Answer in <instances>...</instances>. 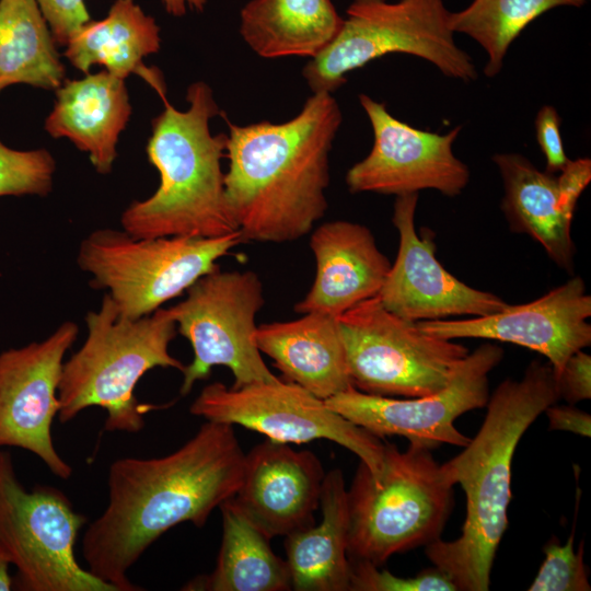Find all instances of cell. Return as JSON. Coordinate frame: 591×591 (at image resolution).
<instances>
[{"mask_svg":"<svg viewBox=\"0 0 591 591\" xmlns=\"http://www.w3.org/2000/svg\"><path fill=\"white\" fill-rule=\"evenodd\" d=\"M244 459L233 426L206 420L167 455L114 461L107 505L82 538L86 569L116 591L141 590L129 580L130 568L170 529L204 526L236 493Z\"/></svg>","mask_w":591,"mask_h":591,"instance_id":"6da1fadb","label":"cell"},{"mask_svg":"<svg viewBox=\"0 0 591 591\" xmlns=\"http://www.w3.org/2000/svg\"><path fill=\"white\" fill-rule=\"evenodd\" d=\"M343 115L332 93H313L291 119L229 124L225 198L243 241L285 243L327 210L329 152Z\"/></svg>","mask_w":591,"mask_h":591,"instance_id":"7a4b0ae2","label":"cell"},{"mask_svg":"<svg viewBox=\"0 0 591 591\" xmlns=\"http://www.w3.org/2000/svg\"><path fill=\"white\" fill-rule=\"evenodd\" d=\"M560 399L548 362L532 361L521 380L506 379L489 395L484 421L463 451L442 466L466 497V515L454 541L426 545L433 566L445 572L457 591H487L497 548L508 528L511 466L528 428Z\"/></svg>","mask_w":591,"mask_h":591,"instance_id":"3957f363","label":"cell"},{"mask_svg":"<svg viewBox=\"0 0 591 591\" xmlns=\"http://www.w3.org/2000/svg\"><path fill=\"white\" fill-rule=\"evenodd\" d=\"M186 100L185 111L165 100L164 109L152 119L147 155L160 174V185L121 215L124 231L135 239L217 237L239 231L221 167L228 136L212 135L209 125L220 108L202 81L188 86Z\"/></svg>","mask_w":591,"mask_h":591,"instance_id":"277c9868","label":"cell"},{"mask_svg":"<svg viewBox=\"0 0 591 591\" xmlns=\"http://www.w3.org/2000/svg\"><path fill=\"white\" fill-rule=\"evenodd\" d=\"M88 336L81 348L62 366L58 386V419L66 424L83 409L106 410L105 430L135 433L153 408L135 395L138 381L151 369L185 364L169 352L177 326L167 309L129 320L119 315L106 293L97 311L85 316Z\"/></svg>","mask_w":591,"mask_h":591,"instance_id":"5b68a950","label":"cell"},{"mask_svg":"<svg viewBox=\"0 0 591 591\" xmlns=\"http://www.w3.org/2000/svg\"><path fill=\"white\" fill-rule=\"evenodd\" d=\"M431 448L384 443L381 474L359 461L347 489L348 558L376 567L392 555L440 538L453 507V486Z\"/></svg>","mask_w":591,"mask_h":591,"instance_id":"8992f818","label":"cell"},{"mask_svg":"<svg viewBox=\"0 0 591 591\" xmlns=\"http://www.w3.org/2000/svg\"><path fill=\"white\" fill-rule=\"evenodd\" d=\"M443 0H352L333 42L302 74L313 93H333L347 74L390 54H407L443 76L472 82L478 71L454 39Z\"/></svg>","mask_w":591,"mask_h":591,"instance_id":"52a82bcc","label":"cell"},{"mask_svg":"<svg viewBox=\"0 0 591 591\" xmlns=\"http://www.w3.org/2000/svg\"><path fill=\"white\" fill-rule=\"evenodd\" d=\"M242 242L240 231L217 237L135 239L124 230L101 229L81 242L77 262L93 277V288L108 290L120 316L137 320L219 268L217 260Z\"/></svg>","mask_w":591,"mask_h":591,"instance_id":"ba28073f","label":"cell"},{"mask_svg":"<svg viewBox=\"0 0 591 591\" xmlns=\"http://www.w3.org/2000/svg\"><path fill=\"white\" fill-rule=\"evenodd\" d=\"M352 386L404 398L444 389L470 354L451 339L425 333L417 322L387 311L378 296L337 317Z\"/></svg>","mask_w":591,"mask_h":591,"instance_id":"9c48e42d","label":"cell"},{"mask_svg":"<svg viewBox=\"0 0 591 591\" xmlns=\"http://www.w3.org/2000/svg\"><path fill=\"white\" fill-rule=\"evenodd\" d=\"M86 517L53 486L27 490L12 459L0 452V556L16 568L26 591H116L84 569L76 543Z\"/></svg>","mask_w":591,"mask_h":591,"instance_id":"30bf717a","label":"cell"},{"mask_svg":"<svg viewBox=\"0 0 591 591\" xmlns=\"http://www.w3.org/2000/svg\"><path fill=\"white\" fill-rule=\"evenodd\" d=\"M186 298L169 312L177 332L193 348L185 366L179 393L187 395L197 381L206 380L216 366L230 369L239 389L279 379L267 367L255 340L256 314L265 303L264 288L252 270L204 275L187 290Z\"/></svg>","mask_w":591,"mask_h":591,"instance_id":"8fae6325","label":"cell"},{"mask_svg":"<svg viewBox=\"0 0 591 591\" xmlns=\"http://www.w3.org/2000/svg\"><path fill=\"white\" fill-rule=\"evenodd\" d=\"M208 421L239 425L282 443L326 439L355 453L374 478L381 474L384 443L352 424L302 386L277 379L239 389L206 385L189 407Z\"/></svg>","mask_w":591,"mask_h":591,"instance_id":"7c38bea8","label":"cell"},{"mask_svg":"<svg viewBox=\"0 0 591 591\" xmlns=\"http://www.w3.org/2000/svg\"><path fill=\"white\" fill-rule=\"evenodd\" d=\"M503 357L501 347L485 343L470 352L450 383L420 397L396 398L360 392L354 386L325 403L337 414L378 438L401 436L433 449L441 443L464 448L471 440L455 419L489 398L488 374Z\"/></svg>","mask_w":591,"mask_h":591,"instance_id":"4fadbf2b","label":"cell"},{"mask_svg":"<svg viewBox=\"0 0 591 591\" xmlns=\"http://www.w3.org/2000/svg\"><path fill=\"white\" fill-rule=\"evenodd\" d=\"M373 131L369 154L346 174L350 193L403 196L433 189L448 197L460 195L470 182L467 165L455 157L453 144L462 126L445 134L422 130L394 117L385 103L359 95Z\"/></svg>","mask_w":591,"mask_h":591,"instance_id":"5bb4252c","label":"cell"},{"mask_svg":"<svg viewBox=\"0 0 591 591\" xmlns=\"http://www.w3.org/2000/svg\"><path fill=\"white\" fill-rule=\"evenodd\" d=\"M78 333V325L67 321L42 341L0 354V448L32 452L61 479L72 468L55 449L51 424L59 412L63 358Z\"/></svg>","mask_w":591,"mask_h":591,"instance_id":"9a60e30c","label":"cell"},{"mask_svg":"<svg viewBox=\"0 0 591 591\" xmlns=\"http://www.w3.org/2000/svg\"><path fill=\"white\" fill-rule=\"evenodd\" d=\"M418 194L397 196L392 221L398 231L396 259L378 293L390 312L413 322L455 315L484 316L505 310L500 297L475 289L450 274L436 257L430 230L415 229Z\"/></svg>","mask_w":591,"mask_h":591,"instance_id":"2e32d148","label":"cell"},{"mask_svg":"<svg viewBox=\"0 0 591 591\" xmlns=\"http://www.w3.org/2000/svg\"><path fill=\"white\" fill-rule=\"evenodd\" d=\"M591 297L584 281L572 277L529 303L465 320L417 322L443 339L482 338L520 345L547 359L556 376L568 358L591 345Z\"/></svg>","mask_w":591,"mask_h":591,"instance_id":"e0dca14e","label":"cell"},{"mask_svg":"<svg viewBox=\"0 0 591 591\" xmlns=\"http://www.w3.org/2000/svg\"><path fill=\"white\" fill-rule=\"evenodd\" d=\"M493 162L503 183L501 210L510 229L531 236L558 267L572 274L571 222L591 181V160H570L558 176L538 170L520 153H496Z\"/></svg>","mask_w":591,"mask_h":591,"instance_id":"ac0fdd59","label":"cell"},{"mask_svg":"<svg viewBox=\"0 0 591 591\" xmlns=\"http://www.w3.org/2000/svg\"><path fill=\"white\" fill-rule=\"evenodd\" d=\"M324 468L311 451L266 439L245 454L236 506L269 538L315 523Z\"/></svg>","mask_w":591,"mask_h":591,"instance_id":"d6986e66","label":"cell"},{"mask_svg":"<svg viewBox=\"0 0 591 591\" xmlns=\"http://www.w3.org/2000/svg\"><path fill=\"white\" fill-rule=\"evenodd\" d=\"M310 247L316 260V274L306 296L294 305V311L301 314L338 317L378 296L391 268L370 229L360 223L325 222L312 232Z\"/></svg>","mask_w":591,"mask_h":591,"instance_id":"ffe728a7","label":"cell"},{"mask_svg":"<svg viewBox=\"0 0 591 591\" xmlns=\"http://www.w3.org/2000/svg\"><path fill=\"white\" fill-rule=\"evenodd\" d=\"M130 114L125 80L103 70L79 80H65L56 89L45 129L53 138H68L89 154L99 173L107 174Z\"/></svg>","mask_w":591,"mask_h":591,"instance_id":"44dd1931","label":"cell"},{"mask_svg":"<svg viewBox=\"0 0 591 591\" xmlns=\"http://www.w3.org/2000/svg\"><path fill=\"white\" fill-rule=\"evenodd\" d=\"M255 340L287 381L327 399L352 386L337 317L305 313L257 326Z\"/></svg>","mask_w":591,"mask_h":591,"instance_id":"7402d4cb","label":"cell"},{"mask_svg":"<svg viewBox=\"0 0 591 591\" xmlns=\"http://www.w3.org/2000/svg\"><path fill=\"white\" fill-rule=\"evenodd\" d=\"M160 45L155 20L134 0H115L104 19L89 21L69 38L65 56L85 74L94 65L124 80L138 74L165 100L161 73L142 62L148 55L158 53Z\"/></svg>","mask_w":591,"mask_h":591,"instance_id":"603a6c76","label":"cell"},{"mask_svg":"<svg viewBox=\"0 0 591 591\" xmlns=\"http://www.w3.org/2000/svg\"><path fill=\"white\" fill-rule=\"evenodd\" d=\"M322 520L286 536L285 549L296 591L350 590L347 488L339 468L325 474L320 506Z\"/></svg>","mask_w":591,"mask_h":591,"instance_id":"cb8c5ba5","label":"cell"},{"mask_svg":"<svg viewBox=\"0 0 591 591\" xmlns=\"http://www.w3.org/2000/svg\"><path fill=\"white\" fill-rule=\"evenodd\" d=\"M343 20L332 0H251L240 12V33L262 58H314L336 37Z\"/></svg>","mask_w":591,"mask_h":591,"instance_id":"d4e9b609","label":"cell"},{"mask_svg":"<svg viewBox=\"0 0 591 591\" xmlns=\"http://www.w3.org/2000/svg\"><path fill=\"white\" fill-rule=\"evenodd\" d=\"M222 540L215 569L183 590H291L288 564L270 547V538L236 506L232 497L220 506Z\"/></svg>","mask_w":591,"mask_h":591,"instance_id":"484cf974","label":"cell"},{"mask_svg":"<svg viewBox=\"0 0 591 591\" xmlns=\"http://www.w3.org/2000/svg\"><path fill=\"white\" fill-rule=\"evenodd\" d=\"M65 80L37 0H0V92L13 84L56 90Z\"/></svg>","mask_w":591,"mask_h":591,"instance_id":"4316f807","label":"cell"},{"mask_svg":"<svg viewBox=\"0 0 591 591\" xmlns=\"http://www.w3.org/2000/svg\"><path fill=\"white\" fill-rule=\"evenodd\" d=\"M588 0H473L466 8L450 12L453 33L465 34L486 53L484 73L496 77L502 69L511 44L535 19L559 7L579 8Z\"/></svg>","mask_w":591,"mask_h":591,"instance_id":"83f0119b","label":"cell"},{"mask_svg":"<svg viewBox=\"0 0 591 591\" xmlns=\"http://www.w3.org/2000/svg\"><path fill=\"white\" fill-rule=\"evenodd\" d=\"M580 489L577 488L576 509L572 529L565 544L554 537L544 547L545 558L528 591H590L588 568L583 560L584 542L577 552L573 548L577 512L579 510Z\"/></svg>","mask_w":591,"mask_h":591,"instance_id":"f1b7e54d","label":"cell"},{"mask_svg":"<svg viewBox=\"0 0 591 591\" xmlns=\"http://www.w3.org/2000/svg\"><path fill=\"white\" fill-rule=\"evenodd\" d=\"M56 162L45 149L20 151L0 141V197L46 196L53 187Z\"/></svg>","mask_w":591,"mask_h":591,"instance_id":"f546056e","label":"cell"},{"mask_svg":"<svg viewBox=\"0 0 591 591\" xmlns=\"http://www.w3.org/2000/svg\"><path fill=\"white\" fill-rule=\"evenodd\" d=\"M350 561V560H349ZM350 590L355 591H457L452 579L438 567L414 577H398L366 561H350Z\"/></svg>","mask_w":591,"mask_h":591,"instance_id":"4dcf8cb0","label":"cell"},{"mask_svg":"<svg viewBox=\"0 0 591 591\" xmlns=\"http://www.w3.org/2000/svg\"><path fill=\"white\" fill-rule=\"evenodd\" d=\"M56 44L66 46L69 38L91 21L84 0H37Z\"/></svg>","mask_w":591,"mask_h":591,"instance_id":"1f68e13d","label":"cell"},{"mask_svg":"<svg viewBox=\"0 0 591 591\" xmlns=\"http://www.w3.org/2000/svg\"><path fill=\"white\" fill-rule=\"evenodd\" d=\"M561 118L552 105H544L535 117L536 140L546 159V172H561L570 159L566 155L560 132Z\"/></svg>","mask_w":591,"mask_h":591,"instance_id":"d6a6232c","label":"cell"},{"mask_svg":"<svg viewBox=\"0 0 591 591\" xmlns=\"http://www.w3.org/2000/svg\"><path fill=\"white\" fill-rule=\"evenodd\" d=\"M559 397L570 405L591 398V356L583 349L572 354L558 373Z\"/></svg>","mask_w":591,"mask_h":591,"instance_id":"836d02e7","label":"cell"},{"mask_svg":"<svg viewBox=\"0 0 591 591\" xmlns=\"http://www.w3.org/2000/svg\"><path fill=\"white\" fill-rule=\"evenodd\" d=\"M549 430L569 431L581 437L591 436V416L572 405H551L545 409Z\"/></svg>","mask_w":591,"mask_h":591,"instance_id":"e575fe53","label":"cell"},{"mask_svg":"<svg viewBox=\"0 0 591 591\" xmlns=\"http://www.w3.org/2000/svg\"><path fill=\"white\" fill-rule=\"evenodd\" d=\"M165 11L173 16H183L188 10L201 12L207 0H161Z\"/></svg>","mask_w":591,"mask_h":591,"instance_id":"d590c367","label":"cell"},{"mask_svg":"<svg viewBox=\"0 0 591 591\" xmlns=\"http://www.w3.org/2000/svg\"><path fill=\"white\" fill-rule=\"evenodd\" d=\"M10 564L0 556V591H9L12 589L13 582L9 573Z\"/></svg>","mask_w":591,"mask_h":591,"instance_id":"8d00e7d4","label":"cell"}]
</instances>
